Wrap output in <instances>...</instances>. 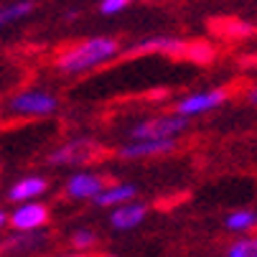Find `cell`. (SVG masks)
<instances>
[{"label":"cell","mask_w":257,"mask_h":257,"mask_svg":"<svg viewBox=\"0 0 257 257\" xmlns=\"http://www.w3.org/2000/svg\"><path fill=\"white\" fill-rule=\"evenodd\" d=\"M186 122H189V117H183V115L153 117V120H143V122L133 125L130 135L133 138H173L176 133L186 127Z\"/></svg>","instance_id":"3"},{"label":"cell","mask_w":257,"mask_h":257,"mask_svg":"<svg viewBox=\"0 0 257 257\" xmlns=\"http://www.w3.org/2000/svg\"><path fill=\"white\" fill-rule=\"evenodd\" d=\"M31 11H33V6L28 3V0H18V3L3 6V8H0V28L13 23V21H18V18H23V16H28Z\"/></svg>","instance_id":"13"},{"label":"cell","mask_w":257,"mask_h":257,"mask_svg":"<svg viewBox=\"0 0 257 257\" xmlns=\"http://www.w3.org/2000/svg\"><path fill=\"white\" fill-rule=\"evenodd\" d=\"M6 224H8V214H6V211H0V229H3Z\"/></svg>","instance_id":"20"},{"label":"cell","mask_w":257,"mask_h":257,"mask_svg":"<svg viewBox=\"0 0 257 257\" xmlns=\"http://www.w3.org/2000/svg\"><path fill=\"white\" fill-rule=\"evenodd\" d=\"M44 191H46V181L41 176H28V178H21L18 183H13L8 191V199L11 201H33Z\"/></svg>","instance_id":"10"},{"label":"cell","mask_w":257,"mask_h":257,"mask_svg":"<svg viewBox=\"0 0 257 257\" xmlns=\"http://www.w3.org/2000/svg\"><path fill=\"white\" fill-rule=\"evenodd\" d=\"M94 156H97V145L92 140L82 138V140H71V143L61 145L59 151H54L49 163H54V166H82V163L92 161Z\"/></svg>","instance_id":"4"},{"label":"cell","mask_w":257,"mask_h":257,"mask_svg":"<svg viewBox=\"0 0 257 257\" xmlns=\"http://www.w3.org/2000/svg\"><path fill=\"white\" fill-rule=\"evenodd\" d=\"M36 244H41V234H16L3 244V249H33Z\"/></svg>","instance_id":"15"},{"label":"cell","mask_w":257,"mask_h":257,"mask_svg":"<svg viewBox=\"0 0 257 257\" xmlns=\"http://www.w3.org/2000/svg\"><path fill=\"white\" fill-rule=\"evenodd\" d=\"M135 196V189L133 186H112V189H102L97 196H94V201L99 204V206H117V204H125V201H130Z\"/></svg>","instance_id":"12"},{"label":"cell","mask_w":257,"mask_h":257,"mask_svg":"<svg viewBox=\"0 0 257 257\" xmlns=\"http://www.w3.org/2000/svg\"><path fill=\"white\" fill-rule=\"evenodd\" d=\"M8 107H11V112L23 115V117H46V115H51L54 109L59 107V102H56V97H51L46 92L28 89V92L16 94L8 102Z\"/></svg>","instance_id":"2"},{"label":"cell","mask_w":257,"mask_h":257,"mask_svg":"<svg viewBox=\"0 0 257 257\" xmlns=\"http://www.w3.org/2000/svg\"><path fill=\"white\" fill-rule=\"evenodd\" d=\"M254 224H257V214L254 211H234L227 219V227L232 232H244V229H252Z\"/></svg>","instance_id":"14"},{"label":"cell","mask_w":257,"mask_h":257,"mask_svg":"<svg viewBox=\"0 0 257 257\" xmlns=\"http://www.w3.org/2000/svg\"><path fill=\"white\" fill-rule=\"evenodd\" d=\"M229 257H257V239H239L229 247Z\"/></svg>","instance_id":"17"},{"label":"cell","mask_w":257,"mask_h":257,"mask_svg":"<svg viewBox=\"0 0 257 257\" xmlns=\"http://www.w3.org/2000/svg\"><path fill=\"white\" fill-rule=\"evenodd\" d=\"M130 0H102V13L104 16H112V13H120Z\"/></svg>","instance_id":"19"},{"label":"cell","mask_w":257,"mask_h":257,"mask_svg":"<svg viewBox=\"0 0 257 257\" xmlns=\"http://www.w3.org/2000/svg\"><path fill=\"white\" fill-rule=\"evenodd\" d=\"M69 257H87V254H69Z\"/></svg>","instance_id":"22"},{"label":"cell","mask_w":257,"mask_h":257,"mask_svg":"<svg viewBox=\"0 0 257 257\" xmlns=\"http://www.w3.org/2000/svg\"><path fill=\"white\" fill-rule=\"evenodd\" d=\"M145 219V206L143 204H117L112 214V227L115 229H133Z\"/></svg>","instance_id":"11"},{"label":"cell","mask_w":257,"mask_h":257,"mask_svg":"<svg viewBox=\"0 0 257 257\" xmlns=\"http://www.w3.org/2000/svg\"><path fill=\"white\" fill-rule=\"evenodd\" d=\"M249 102H252V104H257V87L249 92Z\"/></svg>","instance_id":"21"},{"label":"cell","mask_w":257,"mask_h":257,"mask_svg":"<svg viewBox=\"0 0 257 257\" xmlns=\"http://www.w3.org/2000/svg\"><path fill=\"white\" fill-rule=\"evenodd\" d=\"M189 44H183L178 39H168V36H156L138 46H133V54H168V56H186Z\"/></svg>","instance_id":"8"},{"label":"cell","mask_w":257,"mask_h":257,"mask_svg":"<svg viewBox=\"0 0 257 257\" xmlns=\"http://www.w3.org/2000/svg\"><path fill=\"white\" fill-rule=\"evenodd\" d=\"M186 59L191 61H199V64H209L214 59V49L209 44H189L186 49Z\"/></svg>","instance_id":"16"},{"label":"cell","mask_w":257,"mask_h":257,"mask_svg":"<svg viewBox=\"0 0 257 257\" xmlns=\"http://www.w3.org/2000/svg\"><path fill=\"white\" fill-rule=\"evenodd\" d=\"M102 189H104V181L92 173H77L66 183V194L71 199H94Z\"/></svg>","instance_id":"9"},{"label":"cell","mask_w":257,"mask_h":257,"mask_svg":"<svg viewBox=\"0 0 257 257\" xmlns=\"http://www.w3.org/2000/svg\"><path fill=\"white\" fill-rule=\"evenodd\" d=\"M46 219H49V209L44 204H36V201H23L13 214L8 222L13 224V229L18 232H36L39 227L46 224Z\"/></svg>","instance_id":"5"},{"label":"cell","mask_w":257,"mask_h":257,"mask_svg":"<svg viewBox=\"0 0 257 257\" xmlns=\"http://www.w3.org/2000/svg\"><path fill=\"white\" fill-rule=\"evenodd\" d=\"M115 54H117V41L107 39V36H97V39H89L74 49L64 51L59 56V69L66 71V74H79V71H87L92 66L109 61Z\"/></svg>","instance_id":"1"},{"label":"cell","mask_w":257,"mask_h":257,"mask_svg":"<svg viewBox=\"0 0 257 257\" xmlns=\"http://www.w3.org/2000/svg\"><path fill=\"white\" fill-rule=\"evenodd\" d=\"M176 148L173 138H135V143L125 145L120 151L122 158H148V156H163Z\"/></svg>","instance_id":"7"},{"label":"cell","mask_w":257,"mask_h":257,"mask_svg":"<svg viewBox=\"0 0 257 257\" xmlns=\"http://www.w3.org/2000/svg\"><path fill=\"white\" fill-rule=\"evenodd\" d=\"M71 242H74V247H77V249H89V247H94L97 237H94L92 232L82 229V232H77L74 237H71Z\"/></svg>","instance_id":"18"},{"label":"cell","mask_w":257,"mask_h":257,"mask_svg":"<svg viewBox=\"0 0 257 257\" xmlns=\"http://www.w3.org/2000/svg\"><path fill=\"white\" fill-rule=\"evenodd\" d=\"M227 99V92L224 89H211V92H199V94H191L186 99H181L176 104V115H183V117H191V115H201V112H209V109L219 107Z\"/></svg>","instance_id":"6"}]
</instances>
